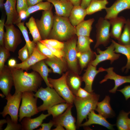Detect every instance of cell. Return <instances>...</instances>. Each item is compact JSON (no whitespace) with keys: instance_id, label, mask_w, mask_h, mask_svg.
Listing matches in <instances>:
<instances>
[{"instance_id":"1","label":"cell","mask_w":130,"mask_h":130,"mask_svg":"<svg viewBox=\"0 0 130 130\" xmlns=\"http://www.w3.org/2000/svg\"><path fill=\"white\" fill-rule=\"evenodd\" d=\"M9 67L13 78L14 94L26 91L37 92L43 80L39 73L33 71L28 72L21 69Z\"/></svg>"},{"instance_id":"2","label":"cell","mask_w":130,"mask_h":130,"mask_svg":"<svg viewBox=\"0 0 130 130\" xmlns=\"http://www.w3.org/2000/svg\"><path fill=\"white\" fill-rule=\"evenodd\" d=\"M75 35V27L71 24L68 18L54 15L52 27L47 39L64 42Z\"/></svg>"},{"instance_id":"3","label":"cell","mask_w":130,"mask_h":130,"mask_svg":"<svg viewBox=\"0 0 130 130\" xmlns=\"http://www.w3.org/2000/svg\"><path fill=\"white\" fill-rule=\"evenodd\" d=\"M99 97V95L93 92L86 98H82L75 96L73 103L77 111V128H79L84 119H87L90 112L95 110Z\"/></svg>"},{"instance_id":"4","label":"cell","mask_w":130,"mask_h":130,"mask_svg":"<svg viewBox=\"0 0 130 130\" xmlns=\"http://www.w3.org/2000/svg\"><path fill=\"white\" fill-rule=\"evenodd\" d=\"M34 94V96L41 99L43 104L37 107L39 112L44 111L53 106L60 103H66L53 88L47 86L46 88L41 87Z\"/></svg>"},{"instance_id":"5","label":"cell","mask_w":130,"mask_h":130,"mask_svg":"<svg viewBox=\"0 0 130 130\" xmlns=\"http://www.w3.org/2000/svg\"><path fill=\"white\" fill-rule=\"evenodd\" d=\"M33 92L26 91L22 93V103L19 109V121L21 122L25 117H30L37 114L39 111L37 103L38 98Z\"/></svg>"},{"instance_id":"6","label":"cell","mask_w":130,"mask_h":130,"mask_svg":"<svg viewBox=\"0 0 130 130\" xmlns=\"http://www.w3.org/2000/svg\"><path fill=\"white\" fill-rule=\"evenodd\" d=\"M77 36L76 35L65 42L63 51L64 52V59L72 72L78 74V52L77 44Z\"/></svg>"},{"instance_id":"7","label":"cell","mask_w":130,"mask_h":130,"mask_svg":"<svg viewBox=\"0 0 130 130\" xmlns=\"http://www.w3.org/2000/svg\"><path fill=\"white\" fill-rule=\"evenodd\" d=\"M69 72L63 73L59 78L54 79L48 78L50 83L58 94L70 105H73L75 96L70 89L66 82V77Z\"/></svg>"},{"instance_id":"8","label":"cell","mask_w":130,"mask_h":130,"mask_svg":"<svg viewBox=\"0 0 130 130\" xmlns=\"http://www.w3.org/2000/svg\"><path fill=\"white\" fill-rule=\"evenodd\" d=\"M6 29L4 37V46L10 52H15L21 43V32L13 24H5Z\"/></svg>"},{"instance_id":"9","label":"cell","mask_w":130,"mask_h":130,"mask_svg":"<svg viewBox=\"0 0 130 130\" xmlns=\"http://www.w3.org/2000/svg\"><path fill=\"white\" fill-rule=\"evenodd\" d=\"M22 93L14 94L12 95L10 93L6 97L7 102L3 111L0 114L3 117L9 115L12 120L18 123V113L20 103L22 99Z\"/></svg>"},{"instance_id":"10","label":"cell","mask_w":130,"mask_h":130,"mask_svg":"<svg viewBox=\"0 0 130 130\" xmlns=\"http://www.w3.org/2000/svg\"><path fill=\"white\" fill-rule=\"evenodd\" d=\"M110 24L108 20L100 17L96 24V42L94 48L99 45L106 46L109 43L110 37Z\"/></svg>"},{"instance_id":"11","label":"cell","mask_w":130,"mask_h":130,"mask_svg":"<svg viewBox=\"0 0 130 130\" xmlns=\"http://www.w3.org/2000/svg\"><path fill=\"white\" fill-rule=\"evenodd\" d=\"M52 9L42 11L40 19H35L42 40L47 39L52 27L54 15Z\"/></svg>"},{"instance_id":"12","label":"cell","mask_w":130,"mask_h":130,"mask_svg":"<svg viewBox=\"0 0 130 130\" xmlns=\"http://www.w3.org/2000/svg\"><path fill=\"white\" fill-rule=\"evenodd\" d=\"M73 106L72 105H70L64 112L55 117L53 118L52 120L54 126L59 125L65 128L66 130H76V119L72 114L71 110Z\"/></svg>"},{"instance_id":"13","label":"cell","mask_w":130,"mask_h":130,"mask_svg":"<svg viewBox=\"0 0 130 130\" xmlns=\"http://www.w3.org/2000/svg\"><path fill=\"white\" fill-rule=\"evenodd\" d=\"M114 49V46L112 43L104 51H102L97 48V51L99 54H97L95 52V58L90 64L96 67L99 63L107 60H110L111 64H112L115 60L118 59L120 56V54L115 53Z\"/></svg>"},{"instance_id":"14","label":"cell","mask_w":130,"mask_h":130,"mask_svg":"<svg viewBox=\"0 0 130 130\" xmlns=\"http://www.w3.org/2000/svg\"><path fill=\"white\" fill-rule=\"evenodd\" d=\"M13 86L14 81L10 67L5 65L0 71V89L6 97L10 93Z\"/></svg>"},{"instance_id":"15","label":"cell","mask_w":130,"mask_h":130,"mask_svg":"<svg viewBox=\"0 0 130 130\" xmlns=\"http://www.w3.org/2000/svg\"><path fill=\"white\" fill-rule=\"evenodd\" d=\"M113 69V67L105 69L107 74L104 76V78L100 82V83L102 84L108 79L113 80L115 82L114 86L109 91L110 93H115L119 86L125 83H130V75L127 76L120 75L115 73Z\"/></svg>"},{"instance_id":"16","label":"cell","mask_w":130,"mask_h":130,"mask_svg":"<svg viewBox=\"0 0 130 130\" xmlns=\"http://www.w3.org/2000/svg\"><path fill=\"white\" fill-rule=\"evenodd\" d=\"M126 9L130 10V0H116L105 9L106 13L104 18L109 20L118 16L119 13Z\"/></svg>"},{"instance_id":"17","label":"cell","mask_w":130,"mask_h":130,"mask_svg":"<svg viewBox=\"0 0 130 130\" xmlns=\"http://www.w3.org/2000/svg\"><path fill=\"white\" fill-rule=\"evenodd\" d=\"M105 70V69L102 67H99L98 70H97L96 67L90 64L82 77L83 81L85 83L84 89L90 93L93 92L92 84L95 77L98 73Z\"/></svg>"},{"instance_id":"18","label":"cell","mask_w":130,"mask_h":130,"mask_svg":"<svg viewBox=\"0 0 130 130\" xmlns=\"http://www.w3.org/2000/svg\"><path fill=\"white\" fill-rule=\"evenodd\" d=\"M47 58L39 51L36 46L32 53L27 60L21 63H17L14 67L27 71L37 62Z\"/></svg>"},{"instance_id":"19","label":"cell","mask_w":130,"mask_h":130,"mask_svg":"<svg viewBox=\"0 0 130 130\" xmlns=\"http://www.w3.org/2000/svg\"><path fill=\"white\" fill-rule=\"evenodd\" d=\"M17 0H6L4 7L7 16L5 24H16L19 18L16 10Z\"/></svg>"},{"instance_id":"20","label":"cell","mask_w":130,"mask_h":130,"mask_svg":"<svg viewBox=\"0 0 130 130\" xmlns=\"http://www.w3.org/2000/svg\"><path fill=\"white\" fill-rule=\"evenodd\" d=\"M87 117L88 119L83 123H82L80 127L88 126L92 124H96L102 126L109 130L114 129V124L109 123L106 118L100 115L96 114L94 110L91 111L88 114Z\"/></svg>"},{"instance_id":"21","label":"cell","mask_w":130,"mask_h":130,"mask_svg":"<svg viewBox=\"0 0 130 130\" xmlns=\"http://www.w3.org/2000/svg\"><path fill=\"white\" fill-rule=\"evenodd\" d=\"M52 3L55 8V14L68 18L74 6L69 0L63 1L57 0H45Z\"/></svg>"},{"instance_id":"22","label":"cell","mask_w":130,"mask_h":130,"mask_svg":"<svg viewBox=\"0 0 130 130\" xmlns=\"http://www.w3.org/2000/svg\"><path fill=\"white\" fill-rule=\"evenodd\" d=\"M126 20L122 16H118L109 20L111 26L110 37L118 41L119 40Z\"/></svg>"},{"instance_id":"23","label":"cell","mask_w":130,"mask_h":130,"mask_svg":"<svg viewBox=\"0 0 130 130\" xmlns=\"http://www.w3.org/2000/svg\"><path fill=\"white\" fill-rule=\"evenodd\" d=\"M51 115L49 113L44 114L42 113L36 118H31L25 117L21 122L22 130H32L41 125L43 121Z\"/></svg>"},{"instance_id":"24","label":"cell","mask_w":130,"mask_h":130,"mask_svg":"<svg viewBox=\"0 0 130 130\" xmlns=\"http://www.w3.org/2000/svg\"><path fill=\"white\" fill-rule=\"evenodd\" d=\"M110 98L109 96H106L101 101L98 102L95 110L98 114L105 118L113 117L115 113L110 104Z\"/></svg>"},{"instance_id":"25","label":"cell","mask_w":130,"mask_h":130,"mask_svg":"<svg viewBox=\"0 0 130 130\" xmlns=\"http://www.w3.org/2000/svg\"><path fill=\"white\" fill-rule=\"evenodd\" d=\"M33 71L36 72L40 75L47 86L53 88L52 85L49 82L48 76L49 73L52 71V69L48 67L44 60L37 62L30 68Z\"/></svg>"},{"instance_id":"26","label":"cell","mask_w":130,"mask_h":130,"mask_svg":"<svg viewBox=\"0 0 130 130\" xmlns=\"http://www.w3.org/2000/svg\"><path fill=\"white\" fill-rule=\"evenodd\" d=\"M86 15V9L83 8L80 6H74L68 18L71 24L75 27L84 20Z\"/></svg>"},{"instance_id":"27","label":"cell","mask_w":130,"mask_h":130,"mask_svg":"<svg viewBox=\"0 0 130 130\" xmlns=\"http://www.w3.org/2000/svg\"><path fill=\"white\" fill-rule=\"evenodd\" d=\"M46 64L52 69L53 72L61 74L66 69V62L56 57L44 59Z\"/></svg>"},{"instance_id":"28","label":"cell","mask_w":130,"mask_h":130,"mask_svg":"<svg viewBox=\"0 0 130 130\" xmlns=\"http://www.w3.org/2000/svg\"><path fill=\"white\" fill-rule=\"evenodd\" d=\"M66 80L70 89L75 96L83 81L82 77L79 76L78 74L72 72H69Z\"/></svg>"},{"instance_id":"29","label":"cell","mask_w":130,"mask_h":130,"mask_svg":"<svg viewBox=\"0 0 130 130\" xmlns=\"http://www.w3.org/2000/svg\"><path fill=\"white\" fill-rule=\"evenodd\" d=\"M95 21L94 18L84 20L75 27L76 35L77 36H90L92 28V25Z\"/></svg>"},{"instance_id":"30","label":"cell","mask_w":130,"mask_h":130,"mask_svg":"<svg viewBox=\"0 0 130 130\" xmlns=\"http://www.w3.org/2000/svg\"><path fill=\"white\" fill-rule=\"evenodd\" d=\"M114 44L115 52L121 53L124 55L127 58V63L126 65L122 68L124 71L126 69L125 72L127 73L130 70V45H124L119 44L113 39H111Z\"/></svg>"},{"instance_id":"31","label":"cell","mask_w":130,"mask_h":130,"mask_svg":"<svg viewBox=\"0 0 130 130\" xmlns=\"http://www.w3.org/2000/svg\"><path fill=\"white\" fill-rule=\"evenodd\" d=\"M108 3L107 0H91L86 9L87 15H91L103 9H105Z\"/></svg>"},{"instance_id":"32","label":"cell","mask_w":130,"mask_h":130,"mask_svg":"<svg viewBox=\"0 0 130 130\" xmlns=\"http://www.w3.org/2000/svg\"><path fill=\"white\" fill-rule=\"evenodd\" d=\"M95 52L91 50L83 52H78L77 56L81 70L90 64L95 57Z\"/></svg>"},{"instance_id":"33","label":"cell","mask_w":130,"mask_h":130,"mask_svg":"<svg viewBox=\"0 0 130 130\" xmlns=\"http://www.w3.org/2000/svg\"><path fill=\"white\" fill-rule=\"evenodd\" d=\"M77 37V47L78 52L82 53L91 50L90 46L93 41L90 36Z\"/></svg>"},{"instance_id":"34","label":"cell","mask_w":130,"mask_h":130,"mask_svg":"<svg viewBox=\"0 0 130 130\" xmlns=\"http://www.w3.org/2000/svg\"><path fill=\"white\" fill-rule=\"evenodd\" d=\"M26 26L28 28L33 39V41L36 44L42 40L36 25L35 19L31 16L28 21L26 23Z\"/></svg>"},{"instance_id":"35","label":"cell","mask_w":130,"mask_h":130,"mask_svg":"<svg viewBox=\"0 0 130 130\" xmlns=\"http://www.w3.org/2000/svg\"><path fill=\"white\" fill-rule=\"evenodd\" d=\"M22 33L28 47L30 56L32 53L36 44L29 39L26 27L24 25V22H21L16 24Z\"/></svg>"},{"instance_id":"36","label":"cell","mask_w":130,"mask_h":130,"mask_svg":"<svg viewBox=\"0 0 130 130\" xmlns=\"http://www.w3.org/2000/svg\"><path fill=\"white\" fill-rule=\"evenodd\" d=\"M53 5L50 2L46 1H42L34 6L28 7L26 11L27 18L31 14L40 10L46 11L52 9Z\"/></svg>"},{"instance_id":"37","label":"cell","mask_w":130,"mask_h":130,"mask_svg":"<svg viewBox=\"0 0 130 130\" xmlns=\"http://www.w3.org/2000/svg\"><path fill=\"white\" fill-rule=\"evenodd\" d=\"M118 43L124 45H130V20L128 19L123 27Z\"/></svg>"},{"instance_id":"38","label":"cell","mask_w":130,"mask_h":130,"mask_svg":"<svg viewBox=\"0 0 130 130\" xmlns=\"http://www.w3.org/2000/svg\"><path fill=\"white\" fill-rule=\"evenodd\" d=\"M129 113L124 110L121 111L117 118L116 125L119 130H129L128 120Z\"/></svg>"},{"instance_id":"39","label":"cell","mask_w":130,"mask_h":130,"mask_svg":"<svg viewBox=\"0 0 130 130\" xmlns=\"http://www.w3.org/2000/svg\"><path fill=\"white\" fill-rule=\"evenodd\" d=\"M70 105L66 102L55 105L47 109L48 113L55 117L63 113Z\"/></svg>"},{"instance_id":"40","label":"cell","mask_w":130,"mask_h":130,"mask_svg":"<svg viewBox=\"0 0 130 130\" xmlns=\"http://www.w3.org/2000/svg\"><path fill=\"white\" fill-rule=\"evenodd\" d=\"M10 52L4 46H0V71L3 68L5 62L10 57Z\"/></svg>"},{"instance_id":"41","label":"cell","mask_w":130,"mask_h":130,"mask_svg":"<svg viewBox=\"0 0 130 130\" xmlns=\"http://www.w3.org/2000/svg\"><path fill=\"white\" fill-rule=\"evenodd\" d=\"M37 47L39 51L48 58H52L56 57L52 53L50 49L40 41L36 43Z\"/></svg>"},{"instance_id":"42","label":"cell","mask_w":130,"mask_h":130,"mask_svg":"<svg viewBox=\"0 0 130 130\" xmlns=\"http://www.w3.org/2000/svg\"><path fill=\"white\" fill-rule=\"evenodd\" d=\"M52 47L59 50H63L64 47V43L53 39H46L40 40Z\"/></svg>"},{"instance_id":"43","label":"cell","mask_w":130,"mask_h":130,"mask_svg":"<svg viewBox=\"0 0 130 130\" xmlns=\"http://www.w3.org/2000/svg\"><path fill=\"white\" fill-rule=\"evenodd\" d=\"M6 119L7 124L4 130H22V127L21 124L14 122L8 116H7Z\"/></svg>"},{"instance_id":"44","label":"cell","mask_w":130,"mask_h":130,"mask_svg":"<svg viewBox=\"0 0 130 130\" xmlns=\"http://www.w3.org/2000/svg\"><path fill=\"white\" fill-rule=\"evenodd\" d=\"M18 55V58L22 62L25 61L29 57L28 49L26 44L23 47L19 50Z\"/></svg>"},{"instance_id":"45","label":"cell","mask_w":130,"mask_h":130,"mask_svg":"<svg viewBox=\"0 0 130 130\" xmlns=\"http://www.w3.org/2000/svg\"><path fill=\"white\" fill-rule=\"evenodd\" d=\"M40 41L48 48L55 56L60 58L62 60L64 59V52L63 50L57 49L41 41Z\"/></svg>"},{"instance_id":"46","label":"cell","mask_w":130,"mask_h":130,"mask_svg":"<svg viewBox=\"0 0 130 130\" xmlns=\"http://www.w3.org/2000/svg\"><path fill=\"white\" fill-rule=\"evenodd\" d=\"M28 8L27 0H17L16 10L18 13L21 11H26Z\"/></svg>"},{"instance_id":"47","label":"cell","mask_w":130,"mask_h":130,"mask_svg":"<svg viewBox=\"0 0 130 130\" xmlns=\"http://www.w3.org/2000/svg\"><path fill=\"white\" fill-rule=\"evenodd\" d=\"M5 19H2L0 20V46H4V37L5 32L4 31L5 26Z\"/></svg>"},{"instance_id":"48","label":"cell","mask_w":130,"mask_h":130,"mask_svg":"<svg viewBox=\"0 0 130 130\" xmlns=\"http://www.w3.org/2000/svg\"><path fill=\"white\" fill-rule=\"evenodd\" d=\"M91 93L89 92L84 88L80 87L78 90L75 96L80 98H84L90 96Z\"/></svg>"},{"instance_id":"49","label":"cell","mask_w":130,"mask_h":130,"mask_svg":"<svg viewBox=\"0 0 130 130\" xmlns=\"http://www.w3.org/2000/svg\"><path fill=\"white\" fill-rule=\"evenodd\" d=\"M117 91L123 94L126 100L130 98V85L125 86L123 88Z\"/></svg>"},{"instance_id":"50","label":"cell","mask_w":130,"mask_h":130,"mask_svg":"<svg viewBox=\"0 0 130 130\" xmlns=\"http://www.w3.org/2000/svg\"><path fill=\"white\" fill-rule=\"evenodd\" d=\"M41 126V127L37 130H50L54 126V123L52 120H50L48 123L42 124Z\"/></svg>"},{"instance_id":"51","label":"cell","mask_w":130,"mask_h":130,"mask_svg":"<svg viewBox=\"0 0 130 130\" xmlns=\"http://www.w3.org/2000/svg\"><path fill=\"white\" fill-rule=\"evenodd\" d=\"M18 13L19 18L18 20L17 24L21 22V21L22 20L25 19L27 18L26 11H20Z\"/></svg>"},{"instance_id":"52","label":"cell","mask_w":130,"mask_h":130,"mask_svg":"<svg viewBox=\"0 0 130 130\" xmlns=\"http://www.w3.org/2000/svg\"><path fill=\"white\" fill-rule=\"evenodd\" d=\"M43 0H27L28 7L35 5Z\"/></svg>"},{"instance_id":"53","label":"cell","mask_w":130,"mask_h":130,"mask_svg":"<svg viewBox=\"0 0 130 130\" xmlns=\"http://www.w3.org/2000/svg\"><path fill=\"white\" fill-rule=\"evenodd\" d=\"M91 0H82L80 6L83 8L86 9L90 4Z\"/></svg>"},{"instance_id":"54","label":"cell","mask_w":130,"mask_h":130,"mask_svg":"<svg viewBox=\"0 0 130 130\" xmlns=\"http://www.w3.org/2000/svg\"><path fill=\"white\" fill-rule=\"evenodd\" d=\"M16 64V60L13 58L10 59L8 62V66L11 67H14Z\"/></svg>"},{"instance_id":"55","label":"cell","mask_w":130,"mask_h":130,"mask_svg":"<svg viewBox=\"0 0 130 130\" xmlns=\"http://www.w3.org/2000/svg\"><path fill=\"white\" fill-rule=\"evenodd\" d=\"M74 6H80L82 0H69Z\"/></svg>"},{"instance_id":"56","label":"cell","mask_w":130,"mask_h":130,"mask_svg":"<svg viewBox=\"0 0 130 130\" xmlns=\"http://www.w3.org/2000/svg\"><path fill=\"white\" fill-rule=\"evenodd\" d=\"M7 123L6 119H1L0 120V130H2V127L3 125Z\"/></svg>"},{"instance_id":"57","label":"cell","mask_w":130,"mask_h":130,"mask_svg":"<svg viewBox=\"0 0 130 130\" xmlns=\"http://www.w3.org/2000/svg\"><path fill=\"white\" fill-rule=\"evenodd\" d=\"M54 129H53V130H64L65 129L64 127L60 125H58Z\"/></svg>"},{"instance_id":"58","label":"cell","mask_w":130,"mask_h":130,"mask_svg":"<svg viewBox=\"0 0 130 130\" xmlns=\"http://www.w3.org/2000/svg\"><path fill=\"white\" fill-rule=\"evenodd\" d=\"M4 0H0V7L1 8H2L4 7Z\"/></svg>"},{"instance_id":"59","label":"cell","mask_w":130,"mask_h":130,"mask_svg":"<svg viewBox=\"0 0 130 130\" xmlns=\"http://www.w3.org/2000/svg\"><path fill=\"white\" fill-rule=\"evenodd\" d=\"M128 123L129 130H130V119L129 118L128 119Z\"/></svg>"},{"instance_id":"60","label":"cell","mask_w":130,"mask_h":130,"mask_svg":"<svg viewBox=\"0 0 130 130\" xmlns=\"http://www.w3.org/2000/svg\"><path fill=\"white\" fill-rule=\"evenodd\" d=\"M59 0V1H66L69 0Z\"/></svg>"},{"instance_id":"61","label":"cell","mask_w":130,"mask_h":130,"mask_svg":"<svg viewBox=\"0 0 130 130\" xmlns=\"http://www.w3.org/2000/svg\"><path fill=\"white\" fill-rule=\"evenodd\" d=\"M129 113L130 114V111H129Z\"/></svg>"},{"instance_id":"62","label":"cell","mask_w":130,"mask_h":130,"mask_svg":"<svg viewBox=\"0 0 130 130\" xmlns=\"http://www.w3.org/2000/svg\"></svg>"}]
</instances>
